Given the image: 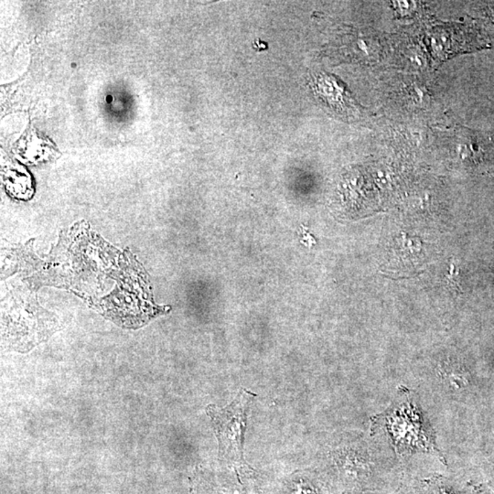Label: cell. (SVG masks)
<instances>
[{"label":"cell","instance_id":"obj_2","mask_svg":"<svg viewBox=\"0 0 494 494\" xmlns=\"http://www.w3.org/2000/svg\"><path fill=\"white\" fill-rule=\"evenodd\" d=\"M384 423L397 452H429L434 447L430 427L415 403L407 401L394 406L384 415Z\"/></svg>","mask_w":494,"mask_h":494},{"label":"cell","instance_id":"obj_1","mask_svg":"<svg viewBox=\"0 0 494 494\" xmlns=\"http://www.w3.org/2000/svg\"><path fill=\"white\" fill-rule=\"evenodd\" d=\"M256 394L241 389L229 406L207 407L206 411L218 439L219 453L225 461L239 465L244 461V441L247 413Z\"/></svg>","mask_w":494,"mask_h":494},{"label":"cell","instance_id":"obj_3","mask_svg":"<svg viewBox=\"0 0 494 494\" xmlns=\"http://www.w3.org/2000/svg\"><path fill=\"white\" fill-rule=\"evenodd\" d=\"M438 372L445 386L452 391L461 390L468 384L466 372L454 363H445L439 367Z\"/></svg>","mask_w":494,"mask_h":494}]
</instances>
